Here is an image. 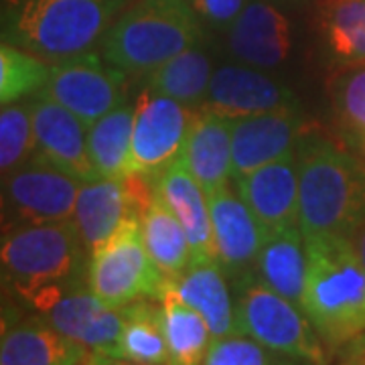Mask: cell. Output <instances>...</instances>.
Listing matches in <instances>:
<instances>
[{"instance_id":"cell-16","label":"cell","mask_w":365,"mask_h":365,"mask_svg":"<svg viewBox=\"0 0 365 365\" xmlns=\"http://www.w3.org/2000/svg\"><path fill=\"white\" fill-rule=\"evenodd\" d=\"M43 319L69 339L78 341L91 353L114 357L124 325L122 309H110L86 287H73L53 299Z\"/></svg>"},{"instance_id":"cell-9","label":"cell","mask_w":365,"mask_h":365,"mask_svg":"<svg viewBox=\"0 0 365 365\" xmlns=\"http://www.w3.org/2000/svg\"><path fill=\"white\" fill-rule=\"evenodd\" d=\"M130 177H158L181 158L195 110L144 86L134 102Z\"/></svg>"},{"instance_id":"cell-14","label":"cell","mask_w":365,"mask_h":365,"mask_svg":"<svg viewBox=\"0 0 365 365\" xmlns=\"http://www.w3.org/2000/svg\"><path fill=\"white\" fill-rule=\"evenodd\" d=\"M288 106H297V100L287 86L268 76L266 69L234 61L213 71L201 108L237 120Z\"/></svg>"},{"instance_id":"cell-39","label":"cell","mask_w":365,"mask_h":365,"mask_svg":"<svg viewBox=\"0 0 365 365\" xmlns=\"http://www.w3.org/2000/svg\"><path fill=\"white\" fill-rule=\"evenodd\" d=\"M81 365H90V364H81Z\"/></svg>"},{"instance_id":"cell-25","label":"cell","mask_w":365,"mask_h":365,"mask_svg":"<svg viewBox=\"0 0 365 365\" xmlns=\"http://www.w3.org/2000/svg\"><path fill=\"white\" fill-rule=\"evenodd\" d=\"M160 309L169 365H203L213 341L207 321L179 297L173 284L160 299Z\"/></svg>"},{"instance_id":"cell-26","label":"cell","mask_w":365,"mask_h":365,"mask_svg":"<svg viewBox=\"0 0 365 365\" xmlns=\"http://www.w3.org/2000/svg\"><path fill=\"white\" fill-rule=\"evenodd\" d=\"M124 325L114 357L140 365H169V347L163 331V309L155 300H136L122 309Z\"/></svg>"},{"instance_id":"cell-23","label":"cell","mask_w":365,"mask_h":365,"mask_svg":"<svg viewBox=\"0 0 365 365\" xmlns=\"http://www.w3.org/2000/svg\"><path fill=\"white\" fill-rule=\"evenodd\" d=\"M256 274L262 282L300 307L307 282V237L300 225L264 235Z\"/></svg>"},{"instance_id":"cell-11","label":"cell","mask_w":365,"mask_h":365,"mask_svg":"<svg viewBox=\"0 0 365 365\" xmlns=\"http://www.w3.org/2000/svg\"><path fill=\"white\" fill-rule=\"evenodd\" d=\"M148 177L132 175L126 179H96L81 182L73 222L86 248L104 244L126 220L138 217L155 193Z\"/></svg>"},{"instance_id":"cell-2","label":"cell","mask_w":365,"mask_h":365,"mask_svg":"<svg viewBox=\"0 0 365 365\" xmlns=\"http://www.w3.org/2000/svg\"><path fill=\"white\" fill-rule=\"evenodd\" d=\"M297 157L302 234L353 240L365 225V158L323 138L299 143Z\"/></svg>"},{"instance_id":"cell-10","label":"cell","mask_w":365,"mask_h":365,"mask_svg":"<svg viewBox=\"0 0 365 365\" xmlns=\"http://www.w3.org/2000/svg\"><path fill=\"white\" fill-rule=\"evenodd\" d=\"M126 73L93 49L51 61V76L39 96L67 108L90 128L124 100Z\"/></svg>"},{"instance_id":"cell-24","label":"cell","mask_w":365,"mask_h":365,"mask_svg":"<svg viewBox=\"0 0 365 365\" xmlns=\"http://www.w3.org/2000/svg\"><path fill=\"white\" fill-rule=\"evenodd\" d=\"M144 244L163 274L175 280L191 266V244L175 211L158 195L157 187L140 213Z\"/></svg>"},{"instance_id":"cell-12","label":"cell","mask_w":365,"mask_h":365,"mask_svg":"<svg viewBox=\"0 0 365 365\" xmlns=\"http://www.w3.org/2000/svg\"><path fill=\"white\" fill-rule=\"evenodd\" d=\"M215 262L222 266L225 276L235 282L246 274L256 272V262L260 256L264 230L246 205V201L234 193L230 185L207 193Z\"/></svg>"},{"instance_id":"cell-32","label":"cell","mask_w":365,"mask_h":365,"mask_svg":"<svg viewBox=\"0 0 365 365\" xmlns=\"http://www.w3.org/2000/svg\"><path fill=\"white\" fill-rule=\"evenodd\" d=\"M35 157L33 98L4 104L0 110V167L2 175Z\"/></svg>"},{"instance_id":"cell-29","label":"cell","mask_w":365,"mask_h":365,"mask_svg":"<svg viewBox=\"0 0 365 365\" xmlns=\"http://www.w3.org/2000/svg\"><path fill=\"white\" fill-rule=\"evenodd\" d=\"M321 31L335 66L365 63V0L321 2Z\"/></svg>"},{"instance_id":"cell-35","label":"cell","mask_w":365,"mask_h":365,"mask_svg":"<svg viewBox=\"0 0 365 365\" xmlns=\"http://www.w3.org/2000/svg\"><path fill=\"white\" fill-rule=\"evenodd\" d=\"M90 365H140L134 364V361H128V359H120V357H110V355H100V353H91L90 359H88Z\"/></svg>"},{"instance_id":"cell-8","label":"cell","mask_w":365,"mask_h":365,"mask_svg":"<svg viewBox=\"0 0 365 365\" xmlns=\"http://www.w3.org/2000/svg\"><path fill=\"white\" fill-rule=\"evenodd\" d=\"M81 181L57 169L39 155L19 169L4 175L2 211L4 230L33 223H55L73 220Z\"/></svg>"},{"instance_id":"cell-5","label":"cell","mask_w":365,"mask_h":365,"mask_svg":"<svg viewBox=\"0 0 365 365\" xmlns=\"http://www.w3.org/2000/svg\"><path fill=\"white\" fill-rule=\"evenodd\" d=\"M203 41V23L189 0H136L106 31L100 53L124 73L148 76Z\"/></svg>"},{"instance_id":"cell-31","label":"cell","mask_w":365,"mask_h":365,"mask_svg":"<svg viewBox=\"0 0 365 365\" xmlns=\"http://www.w3.org/2000/svg\"><path fill=\"white\" fill-rule=\"evenodd\" d=\"M331 98L343 138L365 158V63L341 67L331 83Z\"/></svg>"},{"instance_id":"cell-1","label":"cell","mask_w":365,"mask_h":365,"mask_svg":"<svg viewBox=\"0 0 365 365\" xmlns=\"http://www.w3.org/2000/svg\"><path fill=\"white\" fill-rule=\"evenodd\" d=\"M307 237V282L300 309L329 347L365 335V266L353 240Z\"/></svg>"},{"instance_id":"cell-15","label":"cell","mask_w":365,"mask_h":365,"mask_svg":"<svg viewBox=\"0 0 365 365\" xmlns=\"http://www.w3.org/2000/svg\"><path fill=\"white\" fill-rule=\"evenodd\" d=\"M33 128L35 155L49 160L57 169L78 181L100 179L88 146V126L73 112L49 98H33Z\"/></svg>"},{"instance_id":"cell-27","label":"cell","mask_w":365,"mask_h":365,"mask_svg":"<svg viewBox=\"0 0 365 365\" xmlns=\"http://www.w3.org/2000/svg\"><path fill=\"white\" fill-rule=\"evenodd\" d=\"M132 122L134 108L116 106L88 128V146L93 167L104 179L130 177Z\"/></svg>"},{"instance_id":"cell-17","label":"cell","mask_w":365,"mask_h":365,"mask_svg":"<svg viewBox=\"0 0 365 365\" xmlns=\"http://www.w3.org/2000/svg\"><path fill=\"white\" fill-rule=\"evenodd\" d=\"M240 197L252 209L264 235L299 223V157L290 150L248 175L235 177Z\"/></svg>"},{"instance_id":"cell-7","label":"cell","mask_w":365,"mask_h":365,"mask_svg":"<svg viewBox=\"0 0 365 365\" xmlns=\"http://www.w3.org/2000/svg\"><path fill=\"white\" fill-rule=\"evenodd\" d=\"M86 284L110 309L165 297L170 278L150 258L138 217L126 220L104 244L91 250Z\"/></svg>"},{"instance_id":"cell-6","label":"cell","mask_w":365,"mask_h":365,"mask_svg":"<svg viewBox=\"0 0 365 365\" xmlns=\"http://www.w3.org/2000/svg\"><path fill=\"white\" fill-rule=\"evenodd\" d=\"M234 292L235 335L252 337L270 351L311 364L325 361L321 337L299 304L262 282L256 272L235 280Z\"/></svg>"},{"instance_id":"cell-22","label":"cell","mask_w":365,"mask_h":365,"mask_svg":"<svg viewBox=\"0 0 365 365\" xmlns=\"http://www.w3.org/2000/svg\"><path fill=\"white\" fill-rule=\"evenodd\" d=\"M187 304L207 321L213 339L235 335V302L230 278L215 260L191 264L181 276L170 280Z\"/></svg>"},{"instance_id":"cell-21","label":"cell","mask_w":365,"mask_h":365,"mask_svg":"<svg viewBox=\"0 0 365 365\" xmlns=\"http://www.w3.org/2000/svg\"><path fill=\"white\" fill-rule=\"evenodd\" d=\"M90 349L59 333L45 319H31L4 329L0 365H81Z\"/></svg>"},{"instance_id":"cell-33","label":"cell","mask_w":365,"mask_h":365,"mask_svg":"<svg viewBox=\"0 0 365 365\" xmlns=\"http://www.w3.org/2000/svg\"><path fill=\"white\" fill-rule=\"evenodd\" d=\"M266 347L246 335L211 341L203 365H274Z\"/></svg>"},{"instance_id":"cell-18","label":"cell","mask_w":365,"mask_h":365,"mask_svg":"<svg viewBox=\"0 0 365 365\" xmlns=\"http://www.w3.org/2000/svg\"><path fill=\"white\" fill-rule=\"evenodd\" d=\"M299 143L300 116L297 106L232 120L234 179L297 150Z\"/></svg>"},{"instance_id":"cell-30","label":"cell","mask_w":365,"mask_h":365,"mask_svg":"<svg viewBox=\"0 0 365 365\" xmlns=\"http://www.w3.org/2000/svg\"><path fill=\"white\" fill-rule=\"evenodd\" d=\"M51 76V61L16 45H0V104L35 98L45 90Z\"/></svg>"},{"instance_id":"cell-37","label":"cell","mask_w":365,"mask_h":365,"mask_svg":"<svg viewBox=\"0 0 365 365\" xmlns=\"http://www.w3.org/2000/svg\"><path fill=\"white\" fill-rule=\"evenodd\" d=\"M353 244H355V248H357V252H359L361 262H364V266H365V225L361 227V232L353 237Z\"/></svg>"},{"instance_id":"cell-36","label":"cell","mask_w":365,"mask_h":365,"mask_svg":"<svg viewBox=\"0 0 365 365\" xmlns=\"http://www.w3.org/2000/svg\"><path fill=\"white\" fill-rule=\"evenodd\" d=\"M349 365H365V335L361 339H357V347L353 351L351 364Z\"/></svg>"},{"instance_id":"cell-13","label":"cell","mask_w":365,"mask_h":365,"mask_svg":"<svg viewBox=\"0 0 365 365\" xmlns=\"http://www.w3.org/2000/svg\"><path fill=\"white\" fill-rule=\"evenodd\" d=\"M225 41L235 61L274 69L292 53V23L284 6L272 0H248L246 9L225 31Z\"/></svg>"},{"instance_id":"cell-20","label":"cell","mask_w":365,"mask_h":365,"mask_svg":"<svg viewBox=\"0 0 365 365\" xmlns=\"http://www.w3.org/2000/svg\"><path fill=\"white\" fill-rule=\"evenodd\" d=\"M155 187L158 195L175 211V215L185 227V234L191 244V256H193L191 264L215 260L213 223H211L207 191L182 165L181 158L155 177Z\"/></svg>"},{"instance_id":"cell-38","label":"cell","mask_w":365,"mask_h":365,"mask_svg":"<svg viewBox=\"0 0 365 365\" xmlns=\"http://www.w3.org/2000/svg\"><path fill=\"white\" fill-rule=\"evenodd\" d=\"M276 4H280V6H284V4H299V2H304V0H272Z\"/></svg>"},{"instance_id":"cell-3","label":"cell","mask_w":365,"mask_h":365,"mask_svg":"<svg viewBox=\"0 0 365 365\" xmlns=\"http://www.w3.org/2000/svg\"><path fill=\"white\" fill-rule=\"evenodd\" d=\"M0 260L4 282L41 313L88 272L90 250L73 220L33 223L4 230Z\"/></svg>"},{"instance_id":"cell-19","label":"cell","mask_w":365,"mask_h":365,"mask_svg":"<svg viewBox=\"0 0 365 365\" xmlns=\"http://www.w3.org/2000/svg\"><path fill=\"white\" fill-rule=\"evenodd\" d=\"M182 165L211 193L234 179L232 120L197 108L181 153Z\"/></svg>"},{"instance_id":"cell-40","label":"cell","mask_w":365,"mask_h":365,"mask_svg":"<svg viewBox=\"0 0 365 365\" xmlns=\"http://www.w3.org/2000/svg\"><path fill=\"white\" fill-rule=\"evenodd\" d=\"M321 2H325V0H321Z\"/></svg>"},{"instance_id":"cell-28","label":"cell","mask_w":365,"mask_h":365,"mask_svg":"<svg viewBox=\"0 0 365 365\" xmlns=\"http://www.w3.org/2000/svg\"><path fill=\"white\" fill-rule=\"evenodd\" d=\"M213 71L215 69L209 61L207 53L199 43L195 47H189L169 61H165L155 71H150L146 76L144 86L160 91L189 108H195V106H203Z\"/></svg>"},{"instance_id":"cell-4","label":"cell","mask_w":365,"mask_h":365,"mask_svg":"<svg viewBox=\"0 0 365 365\" xmlns=\"http://www.w3.org/2000/svg\"><path fill=\"white\" fill-rule=\"evenodd\" d=\"M128 0H2V41L59 61L91 51Z\"/></svg>"},{"instance_id":"cell-34","label":"cell","mask_w":365,"mask_h":365,"mask_svg":"<svg viewBox=\"0 0 365 365\" xmlns=\"http://www.w3.org/2000/svg\"><path fill=\"white\" fill-rule=\"evenodd\" d=\"M189 2L195 9L203 26H211L215 31H227L248 4V0H189Z\"/></svg>"}]
</instances>
